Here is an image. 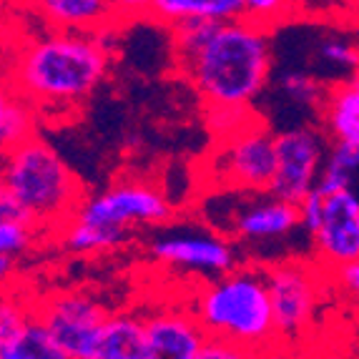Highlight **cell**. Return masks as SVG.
Masks as SVG:
<instances>
[{
	"mask_svg": "<svg viewBox=\"0 0 359 359\" xmlns=\"http://www.w3.org/2000/svg\"><path fill=\"white\" fill-rule=\"evenodd\" d=\"M41 233V229L28 222H0V254L20 262L38 246Z\"/></svg>",
	"mask_w": 359,
	"mask_h": 359,
	"instance_id": "cell-22",
	"label": "cell"
},
{
	"mask_svg": "<svg viewBox=\"0 0 359 359\" xmlns=\"http://www.w3.org/2000/svg\"><path fill=\"white\" fill-rule=\"evenodd\" d=\"M151 359H201L206 330L194 311L158 309L144 317Z\"/></svg>",
	"mask_w": 359,
	"mask_h": 359,
	"instance_id": "cell-13",
	"label": "cell"
},
{
	"mask_svg": "<svg viewBox=\"0 0 359 359\" xmlns=\"http://www.w3.org/2000/svg\"><path fill=\"white\" fill-rule=\"evenodd\" d=\"M8 359H66V354L60 352L55 339L36 317L25 327L23 334L18 337Z\"/></svg>",
	"mask_w": 359,
	"mask_h": 359,
	"instance_id": "cell-21",
	"label": "cell"
},
{
	"mask_svg": "<svg viewBox=\"0 0 359 359\" xmlns=\"http://www.w3.org/2000/svg\"><path fill=\"white\" fill-rule=\"evenodd\" d=\"M246 357L241 347H236L233 341L224 339V337H206V344L201 349V359H239Z\"/></svg>",
	"mask_w": 359,
	"mask_h": 359,
	"instance_id": "cell-28",
	"label": "cell"
},
{
	"mask_svg": "<svg viewBox=\"0 0 359 359\" xmlns=\"http://www.w3.org/2000/svg\"><path fill=\"white\" fill-rule=\"evenodd\" d=\"M0 186H3V171H0Z\"/></svg>",
	"mask_w": 359,
	"mask_h": 359,
	"instance_id": "cell-34",
	"label": "cell"
},
{
	"mask_svg": "<svg viewBox=\"0 0 359 359\" xmlns=\"http://www.w3.org/2000/svg\"><path fill=\"white\" fill-rule=\"evenodd\" d=\"M314 58L322 63L319 68L334 73H349L359 68V48L357 43L339 33H322L314 41Z\"/></svg>",
	"mask_w": 359,
	"mask_h": 359,
	"instance_id": "cell-20",
	"label": "cell"
},
{
	"mask_svg": "<svg viewBox=\"0 0 359 359\" xmlns=\"http://www.w3.org/2000/svg\"><path fill=\"white\" fill-rule=\"evenodd\" d=\"M174 58L204 106H254L274 68L271 30L246 18L174 28Z\"/></svg>",
	"mask_w": 359,
	"mask_h": 359,
	"instance_id": "cell-1",
	"label": "cell"
},
{
	"mask_svg": "<svg viewBox=\"0 0 359 359\" xmlns=\"http://www.w3.org/2000/svg\"><path fill=\"white\" fill-rule=\"evenodd\" d=\"M229 233L244 244L282 241L299 226V206L269 191H239V204L229 209Z\"/></svg>",
	"mask_w": 359,
	"mask_h": 359,
	"instance_id": "cell-11",
	"label": "cell"
},
{
	"mask_svg": "<svg viewBox=\"0 0 359 359\" xmlns=\"http://www.w3.org/2000/svg\"><path fill=\"white\" fill-rule=\"evenodd\" d=\"M0 222H30L28 211H25V206L20 204L18 198L13 196L11 191H8L6 186H0ZM36 226V224H33Z\"/></svg>",
	"mask_w": 359,
	"mask_h": 359,
	"instance_id": "cell-30",
	"label": "cell"
},
{
	"mask_svg": "<svg viewBox=\"0 0 359 359\" xmlns=\"http://www.w3.org/2000/svg\"><path fill=\"white\" fill-rule=\"evenodd\" d=\"M334 276H337V287L341 289V294H344L354 306H359V259H352V262L334 266Z\"/></svg>",
	"mask_w": 359,
	"mask_h": 359,
	"instance_id": "cell-27",
	"label": "cell"
},
{
	"mask_svg": "<svg viewBox=\"0 0 359 359\" xmlns=\"http://www.w3.org/2000/svg\"><path fill=\"white\" fill-rule=\"evenodd\" d=\"M146 252L156 264L184 274L214 279L236 269V246L224 231L204 224H161L151 233Z\"/></svg>",
	"mask_w": 359,
	"mask_h": 359,
	"instance_id": "cell-6",
	"label": "cell"
},
{
	"mask_svg": "<svg viewBox=\"0 0 359 359\" xmlns=\"http://www.w3.org/2000/svg\"><path fill=\"white\" fill-rule=\"evenodd\" d=\"M25 6L55 30L111 36L118 25H123L111 0H25Z\"/></svg>",
	"mask_w": 359,
	"mask_h": 359,
	"instance_id": "cell-14",
	"label": "cell"
},
{
	"mask_svg": "<svg viewBox=\"0 0 359 359\" xmlns=\"http://www.w3.org/2000/svg\"><path fill=\"white\" fill-rule=\"evenodd\" d=\"M41 114L20 96L8 76H0V156L38 133Z\"/></svg>",
	"mask_w": 359,
	"mask_h": 359,
	"instance_id": "cell-17",
	"label": "cell"
},
{
	"mask_svg": "<svg viewBox=\"0 0 359 359\" xmlns=\"http://www.w3.org/2000/svg\"><path fill=\"white\" fill-rule=\"evenodd\" d=\"M116 8V13L121 15L123 23H133L138 18H149L154 11L156 0H111Z\"/></svg>",
	"mask_w": 359,
	"mask_h": 359,
	"instance_id": "cell-29",
	"label": "cell"
},
{
	"mask_svg": "<svg viewBox=\"0 0 359 359\" xmlns=\"http://www.w3.org/2000/svg\"><path fill=\"white\" fill-rule=\"evenodd\" d=\"M244 8V18L259 23L264 28H274V25L284 23L292 18V3L289 0H241Z\"/></svg>",
	"mask_w": 359,
	"mask_h": 359,
	"instance_id": "cell-23",
	"label": "cell"
},
{
	"mask_svg": "<svg viewBox=\"0 0 359 359\" xmlns=\"http://www.w3.org/2000/svg\"><path fill=\"white\" fill-rule=\"evenodd\" d=\"M276 93H282L294 108H304V111H317L327 103L324 83L314 73L299 71V68H289L282 71L276 78Z\"/></svg>",
	"mask_w": 359,
	"mask_h": 359,
	"instance_id": "cell-19",
	"label": "cell"
},
{
	"mask_svg": "<svg viewBox=\"0 0 359 359\" xmlns=\"http://www.w3.org/2000/svg\"><path fill=\"white\" fill-rule=\"evenodd\" d=\"M38 322L48 330L66 359H96L108 311L101 302L81 289L53 292L36 302Z\"/></svg>",
	"mask_w": 359,
	"mask_h": 359,
	"instance_id": "cell-8",
	"label": "cell"
},
{
	"mask_svg": "<svg viewBox=\"0 0 359 359\" xmlns=\"http://www.w3.org/2000/svg\"><path fill=\"white\" fill-rule=\"evenodd\" d=\"M209 168L219 189L269 191L276 171V136L257 116L241 131L219 141Z\"/></svg>",
	"mask_w": 359,
	"mask_h": 359,
	"instance_id": "cell-7",
	"label": "cell"
},
{
	"mask_svg": "<svg viewBox=\"0 0 359 359\" xmlns=\"http://www.w3.org/2000/svg\"><path fill=\"white\" fill-rule=\"evenodd\" d=\"M149 18L174 30L186 23H224L244 18V8L241 0H156Z\"/></svg>",
	"mask_w": 359,
	"mask_h": 359,
	"instance_id": "cell-15",
	"label": "cell"
},
{
	"mask_svg": "<svg viewBox=\"0 0 359 359\" xmlns=\"http://www.w3.org/2000/svg\"><path fill=\"white\" fill-rule=\"evenodd\" d=\"M174 204L158 186L141 179H123L81 201L73 219L60 229V246L78 257L116 252L141 229L171 222Z\"/></svg>",
	"mask_w": 359,
	"mask_h": 359,
	"instance_id": "cell-3",
	"label": "cell"
},
{
	"mask_svg": "<svg viewBox=\"0 0 359 359\" xmlns=\"http://www.w3.org/2000/svg\"><path fill=\"white\" fill-rule=\"evenodd\" d=\"M111 71L103 33L48 28L18 48L8 78L38 114L73 111L88 101Z\"/></svg>",
	"mask_w": 359,
	"mask_h": 359,
	"instance_id": "cell-2",
	"label": "cell"
},
{
	"mask_svg": "<svg viewBox=\"0 0 359 359\" xmlns=\"http://www.w3.org/2000/svg\"><path fill=\"white\" fill-rule=\"evenodd\" d=\"M309 239L322 264L332 269L359 259V196L352 189L322 194V209Z\"/></svg>",
	"mask_w": 359,
	"mask_h": 359,
	"instance_id": "cell-12",
	"label": "cell"
},
{
	"mask_svg": "<svg viewBox=\"0 0 359 359\" xmlns=\"http://www.w3.org/2000/svg\"><path fill=\"white\" fill-rule=\"evenodd\" d=\"M271 309L279 341H299L317 309L319 289L314 271L299 262H282L266 269Z\"/></svg>",
	"mask_w": 359,
	"mask_h": 359,
	"instance_id": "cell-10",
	"label": "cell"
},
{
	"mask_svg": "<svg viewBox=\"0 0 359 359\" xmlns=\"http://www.w3.org/2000/svg\"><path fill=\"white\" fill-rule=\"evenodd\" d=\"M96 359H151L144 317L108 314L101 332V341H98Z\"/></svg>",
	"mask_w": 359,
	"mask_h": 359,
	"instance_id": "cell-16",
	"label": "cell"
},
{
	"mask_svg": "<svg viewBox=\"0 0 359 359\" xmlns=\"http://www.w3.org/2000/svg\"><path fill=\"white\" fill-rule=\"evenodd\" d=\"M15 274H18V259L0 254V289H6L15 279Z\"/></svg>",
	"mask_w": 359,
	"mask_h": 359,
	"instance_id": "cell-31",
	"label": "cell"
},
{
	"mask_svg": "<svg viewBox=\"0 0 359 359\" xmlns=\"http://www.w3.org/2000/svg\"><path fill=\"white\" fill-rule=\"evenodd\" d=\"M292 18L306 20H337L352 11V0H289Z\"/></svg>",
	"mask_w": 359,
	"mask_h": 359,
	"instance_id": "cell-24",
	"label": "cell"
},
{
	"mask_svg": "<svg viewBox=\"0 0 359 359\" xmlns=\"http://www.w3.org/2000/svg\"><path fill=\"white\" fill-rule=\"evenodd\" d=\"M33 319H36V302H28L18 292L0 294V359L11 357V349Z\"/></svg>",
	"mask_w": 359,
	"mask_h": 359,
	"instance_id": "cell-18",
	"label": "cell"
},
{
	"mask_svg": "<svg viewBox=\"0 0 359 359\" xmlns=\"http://www.w3.org/2000/svg\"><path fill=\"white\" fill-rule=\"evenodd\" d=\"M352 86H354V88H357V90H359V73H357V76H354V78H352Z\"/></svg>",
	"mask_w": 359,
	"mask_h": 359,
	"instance_id": "cell-33",
	"label": "cell"
},
{
	"mask_svg": "<svg viewBox=\"0 0 359 359\" xmlns=\"http://www.w3.org/2000/svg\"><path fill=\"white\" fill-rule=\"evenodd\" d=\"M327 141L311 126H292L276 133V171L269 194L299 204L317 186L319 171L327 158Z\"/></svg>",
	"mask_w": 359,
	"mask_h": 359,
	"instance_id": "cell-9",
	"label": "cell"
},
{
	"mask_svg": "<svg viewBox=\"0 0 359 359\" xmlns=\"http://www.w3.org/2000/svg\"><path fill=\"white\" fill-rule=\"evenodd\" d=\"M0 171L3 186L43 233H58L86 198L73 168L38 133L0 156Z\"/></svg>",
	"mask_w": 359,
	"mask_h": 359,
	"instance_id": "cell-4",
	"label": "cell"
},
{
	"mask_svg": "<svg viewBox=\"0 0 359 359\" xmlns=\"http://www.w3.org/2000/svg\"><path fill=\"white\" fill-rule=\"evenodd\" d=\"M324 163L339 168L344 174L354 176L359 174V144H352V141H334L330 151H327V158Z\"/></svg>",
	"mask_w": 359,
	"mask_h": 359,
	"instance_id": "cell-26",
	"label": "cell"
},
{
	"mask_svg": "<svg viewBox=\"0 0 359 359\" xmlns=\"http://www.w3.org/2000/svg\"><path fill=\"white\" fill-rule=\"evenodd\" d=\"M194 314L209 337H224L246 354L279 344L266 271L254 266L231 269L206 279L194 299Z\"/></svg>",
	"mask_w": 359,
	"mask_h": 359,
	"instance_id": "cell-5",
	"label": "cell"
},
{
	"mask_svg": "<svg viewBox=\"0 0 359 359\" xmlns=\"http://www.w3.org/2000/svg\"><path fill=\"white\" fill-rule=\"evenodd\" d=\"M324 121H327V131H330V136L334 138V141H352V144H359V114L324 108Z\"/></svg>",
	"mask_w": 359,
	"mask_h": 359,
	"instance_id": "cell-25",
	"label": "cell"
},
{
	"mask_svg": "<svg viewBox=\"0 0 359 359\" xmlns=\"http://www.w3.org/2000/svg\"><path fill=\"white\" fill-rule=\"evenodd\" d=\"M352 11H354V13H357V15H359V0H352Z\"/></svg>",
	"mask_w": 359,
	"mask_h": 359,
	"instance_id": "cell-32",
	"label": "cell"
}]
</instances>
